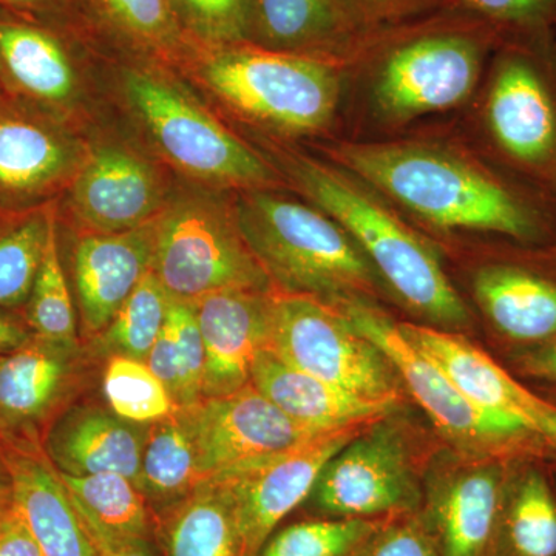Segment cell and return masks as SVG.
<instances>
[{
  "label": "cell",
  "mask_w": 556,
  "mask_h": 556,
  "mask_svg": "<svg viewBox=\"0 0 556 556\" xmlns=\"http://www.w3.org/2000/svg\"><path fill=\"white\" fill-rule=\"evenodd\" d=\"M332 156L438 228L495 233L525 247H556L554 201L452 150L420 142H343Z\"/></svg>",
  "instance_id": "6da1fadb"
},
{
  "label": "cell",
  "mask_w": 556,
  "mask_h": 556,
  "mask_svg": "<svg viewBox=\"0 0 556 556\" xmlns=\"http://www.w3.org/2000/svg\"><path fill=\"white\" fill-rule=\"evenodd\" d=\"M287 163L300 190L345 228L409 311L431 327L447 331L467 327L466 303L422 237L342 172L299 155L289 156Z\"/></svg>",
  "instance_id": "7a4b0ae2"
},
{
  "label": "cell",
  "mask_w": 556,
  "mask_h": 556,
  "mask_svg": "<svg viewBox=\"0 0 556 556\" xmlns=\"http://www.w3.org/2000/svg\"><path fill=\"white\" fill-rule=\"evenodd\" d=\"M233 218L281 292L329 303L375 291L378 273L367 255L320 208L252 189L237 201Z\"/></svg>",
  "instance_id": "3957f363"
},
{
  "label": "cell",
  "mask_w": 556,
  "mask_h": 556,
  "mask_svg": "<svg viewBox=\"0 0 556 556\" xmlns=\"http://www.w3.org/2000/svg\"><path fill=\"white\" fill-rule=\"evenodd\" d=\"M361 334L371 340L396 369L402 386L439 433L478 460L536 463L556 470V452L529 428L482 412L441 368L413 345L399 324L367 299L329 302Z\"/></svg>",
  "instance_id": "277c9868"
},
{
  "label": "cell",
  "mask_w": 556,
  "mask_h": 556,
  "mask_svg": "<svg viewBox=\"0 0 556 556\" xmlns=\"http://www.w3.org/2000/svg\"><path fill=\"white\" fill-rule=\"evenodd\" d=\"M199 72L230 108L287 134H316L334 118L342 73L338 62L263 49L254 43L203 49Z\"/></svg>",
  "instance_id": "5b68a950"
},
{
  "label": "cell",
  "mask_w": 556,
  "mask_h": 556,
  "mask_svg": "<svg viewBox=\"0 0 556 556\" xmlns=\"http://www.w3.org/2000/svg\"><path fill=\"white\" fill-rule=\"evenodd\" d=\"M268 348L291 367L348 393L401 401V378L386 354L327 302L273 291Z\"/></svg>",
  "instance_id": "8992f818"
},
{
  "label": "cell",
  "mask_w": 556,
  "mask_h": 556,
  "mask_svg": "<svg viewBox=\"0 0 556 556\" xmlns=\"http://www.w3.org/2000/svg\"><path fill=\"white\" fill-rule=\"evenodd\" d=\"M150 269L169 298L181 302L228 289H274L236 218L195 197L177 201L156 217Z\"/></svg>",
  "instance_id": "52a82bcc"
},
{
  "label": "cell",
  "mask_w": 556,
  "mask_h": 556,
  "mask_svg": "<svg viewBox=\"0 0 556 556\" xmlns=\"http://www.w3.org/2000/svg\"><path fill=\"white\" fill-rule=\"evenodd\" d=\"M127 100L161 152L190 177L248 190L274 181L273 169L243 141L169 79L150 70H130Z\"/></svg>",
  "instance_id": "ba28073f"
},
{
  "label": "cell",
  "mask_w": 556,
  "mask_h": 556,
  "mask_svg": "<svg viewBox=\"0 0 556 556\" xmlns=\"http://www.w3.org/2000/svg\"><path fill=\"white\" fill-rule=\"evenodd\" d=\"M551 39L514 40L497 56L485 100L495 150L556 190V70Z\"/></svg>",
  "instance_id": "9c48e42d"
},
{
  "label": "cell",
  "mask_w": 556,
  "mask_h": 556,
  "mask_svg": "<svg viewBox=\"0 0 556 556\" xmlns=\"http://www.w3.org/2000/svg\"><path fill=\"white\" fill-rule=\"evenodd\" d=\"M493 36L492 28L479 24L428 28L394 42L382 54L375 79L380 112L408 121L466 101L477 87Z\"/></svg>",
  "instance_id": "30bf717a"
},
{
  "label": "cell",
  "mask_w": 556,
  "mask_h": 556,
  "mask_svg": "<svg viewBox=\"0 0 556 556\" xmlns=\"http://www.w3.org/2000/svg\"><path fill=\"white\" fill-rule=\"evenodd\" d=\"M177 412L195 445L203 481L263 466L331 433L295 422L252 383Z\"/></svg>",
  "instance_id": "8fae6325"
},
{
  "label": "cell",
  "mask_w": 556,
  "mask_h": 556,
  "mask_svg": "<svg viewBox=\"0 0 556 556\" xmlns=\"http://www.w3.org/2000/svg\"><path fill=\"white\" fill-rule=\"evenodd\" d=\"M308 501L317 517L369 519L417 514L424 495L404 441L376 422L329 460Z\"/></svg>",
  "instance_id": "7c38bea8"
},
{
  "label": "cell",
  "mask_w": 556,
  "mask_h": 556,
  "mask_svg": "<svg viewBox=\"0 0 556 556\" xmlns=\"http://www.w3.org/2000/svg\"><path fill=\"white\" fill-rule=\"evenodd\" d=\"M79 383L78 343L33 336L0 356V444L43 450L54 420Z\"/></svg>",
  "instance_id": "4fadbf2b"
},
{
  "label": "cell",
  "mask_w": 556,
  "mask_h": 556,
  "mask_svg": "<svg viewBox=\"0 0 556 556\" xmlns=\"http://www.w3.org/2000/svg\"><path fill=\"white\" fill-rule=\"evenodd\" d=\"M399 327L471 404L489 415L529 428L556 452L555 402L540 396L457 332L431 325L399 324Z\"/></svg>",
  "instance_id": "5bb4252c"
},
{
  "label": "cell",
  "mask_w": 556,
  "mask_h": 556,
  "mask_svg": "<svg viewBox=\"0 0 556 556\" xmlns=\"http://www.w3.org/2000/svg\"><path fill=\"white\" fill-rule=\"evenodd\" d=\"M368 427L331 431L263 466L249 468L229 478L211 479L222 482L228 490L239 522L244 555L257 556L278 525L308 501L329 460Z\"/></svg>",
  "instance_id": "9a60e30c"
},
{
  "label": "cell",
  "mask_w": 556,
  "mask_h": 556,
  "mask_svg": "<svg viewBox=\"0 0 556 556\" xmlns=\"http://www.w3.org/2000/svg\"><path fill=\"white\" fill-rule=\"evenodd\" d=\"M530 248L485 263L473 277L478 305L515 353L556 340V268L527 257Z\"/></svg>",
  "instance_id": "2e32d148"
},
{
  "label": "cell",
  "mask_w": 556,
  "mask_h": 556,
  "mask_svg": "<svg viewBox=\"0 0 556 556\" xmlns=\"http://www.w3.org/2000/svg\"><path fill=\"white\" fill-rule=\"evenodd\" d=\"M273 291L228 289L193 302L206 354L203 399L251 383L255 358L269 345Z\"/></svg>",
  "instance_id": "e0dca14e"
},
{
  "label": "cell",
  "mask_w": 556,
  "mask_h": 556,
  "mask_svg": "<svg viewBox=\"0 0 556 556\" xmlns=\"http://www.w3.org/2000/svg\"><path fill=\"white\" fill-rule=\"evenodd\" d=\"M514 463L478 460L439 478L417 511L439 556H485Z\"/></svg>",
  "instance_id": "ac0fdd59"
},
{
  "label": "cell",
  "mask_w": 556,
  "mask_h": 556,
  "mask_svg": "<svg viewBox=\"0 0 556 556\" xmlns=\"http://www.w3.org/2000/svg\"><path fill=\"white\" fill-rule=\"evenodd\" d=\"M161 186L155 170L126 149L91 153L72 189V207L94 233L141 228L161 214Z\"/></svg>",
  "instance_id": "d6986e66"
},
{
  "label": "cell",
  "mask_w": 556,
  "mask_h": 556,
  "mask_svg": "<svg viewBox=\"0 0 556 556\" xmlns=\"http://www.w3.org/2000/svg\"><path fill=\"white\" fill-rule=\"evenodd\" d=\"M155 222L116 233L83 237L75 248V283L87 334L100 336L152 268Z\"/></svg>",
  "instance_id": "ffe728a7"
},
{
  "label": "cell",
  "mask_w": 556,
  "mask_h": 556,
  "mask_svg": "<svg viewBox=\"0 0 556 556\" xmlns=\"http://www.w3.org/2000/svg\"><path fill=\"white\" fill-rule=\"evenodd\" d=\"M146 428L97 404L68 407L47 431L43 452L62 475L119 473L138 486Z\"/></svg>",
  "instance_id": "44dd1931"
},
{
  "label": "cell",
  "mask_w": 556,
  "mask_h": 556,
  "mask_svg": "<svg viewBox=\"0 0 556 556\" xmlns=\"http://www.w3.org/2000/svg\"><path fill=\"white\" fill-rule=\"evenodd\" d=\"M13 506L42 556H97L67 486L43 450L5 447Z\"/></svg>",
  "instance_id": "7402d4cb"
},
{
  "label": "cell",
  "mask_w": 556,
  "mask_h": 556,
  "mask_svg": "<svg viewBox=\"0 0 556 556\" xmlns=\"http://www.w3.org/2000/svg\"><path fill=\"white\" fill-rule=\"evenodd\" d=\"M251 383L285 415L317 430L371 426L397 408V402L358 397L306 375L281 361L268 346L255 358Z\"/></svg>",
  "instance_id": "603a6c76"
},
{
  "label": "cell",
  "mask_w": 556,
  "mask_h": 556,
  "mask_svg": "<svg viewBox=\"0 0 556 556\" xmlns=\"http://www.w3.org/2000/svg\"><path fill=\"white\" fill-rule=\"evenodd\" d=\"M362 39L339 0H251L248 42L334 60Z\"/></svg>",
  "instance_id": "cb8c5ba5"
},
{
  "label": "cell",
  "mask_w": 556,
  "mask_h": 556,
  "mask_svg": "<svg viewBox=\"0 0 556 556\" xmlns=\"http://www.w3.org/2000/svg\"><path fill=\"white\" fill-rule=\"evenodd\" d=\"M0 72L42 104L60 108L75 97L78 78L64 40L24 17L0 13Z\"/></svg>",
  "instance_id": "d4e9b609"
},
{
  "label": "cell",
  "mask_w": 556,
  "mask_h": 556,
  "mask_svg": "<svg viewBox=\"0 0 556 556\" xmlns=\"http://www.w3.org/2000/svg\"><path fill=\"white\" fill-rule=\"evenodd\" d=\"M485 556H556V490L546 466L511 464Z\"/></svg>",
  "instance_id": "484cf974"
},
{
  "label": "cell",
  "mask_w": 556,
  "mask_h": 556,
  "mask_svg": "<svg viewBox=\"0 0 556 556\" xmlns=\"http://www.w3.org/2000/svg\"><path fill=\"white\" fill-rule=\"evenodd\" d=\"M161 556H247L226 486L204 481L155 517Z\"/></svg>",
  "instance_id": "4316f807"
},
{
  "label": "cell",
  "mask_w": 556,
  "mask_h": 556,
  "mask_svg": "<svg viewBox=\"0 0 556 556\" xmlns=\"http://www.w3.org/2000/svg\"><path fill=\"white\" fill-rule=\"evenodd\" d=\"M72 163L60 135L36 121L0 113V192L38 195L56 185Z\"/></svg>",
  "instance_id": "83f0119b"
},
{
  "label": "cell",
  "mask_w": 556,
  "mask_h": 556,
  "mask_svg": "<svg viewBox=\"0 0 556 556\" xmlns=\"http://www.w3.org/2000/svg\"><path fill=\"white\" fill-rule=\"evenodd\" d=\"M201 482L195 445L179 413L149 424L138 478L142 495L164 508L189 495Z\"/></svg>",
  "instance_id": "f1b7e54d"
},
{
  "label": "cell",
  "mask_w": 556,
  "mask_h": 556,
  "mask_svg": "<svg viewBox=\"0 0 556 556\" xmlns=\"http://www.w3.org/2000/svg\"><path fill=\"white\" fill-rule=\"evenodd\" d=\"M146 364L167 388L177 409L203 399L206 354L193 303L170 299L166 324Z\"/></svg>",
  "instance_id": "f546056e"
},
{
  "label": "cell",
  "mask_w": 556,
  "mask_h": 556,
  "mask_svg": "<svg viewBox=\"0 0 556 556\" xmlns=\"http://www.w3.org/2000/svg\"><path fill=\"white\" fill-rule=\"evenodd\" d=\"M394 517L321 518L274 532L257 556H364Z\"/></svg>",
  "instance_id": "4dcf8cb0"
},
{
  "label": "cell",
  "mask_w": 556,
  "mask_h": 556,
  "mask_svg": "<svg viewBox=\"0 0 556 556\" xmlns=\"http://www.w3.org/2000/svg\"><path fill=\"white\" fill-rule=\"evenodd\" d=\"M60 477L68 492L102 526L123 535L146 540H152L155 535V517L148 506V497L142 495L131 479L110 471L86 477L60 473Z\"/></svg>",
  "instance_id": "1f68e13d"
},
{
  "label": "cell",
  "mask_w": 556,
  "mask_h": 556,
  "mask_svg": "<svg viewBox=\"0 0 556 556\" xmlns=\"http://www.w3.org/2000/svg\"><path fill=\"white\" fill-rule=\"evenodd\" d=\"M169 302L166 289L149 269L109 327L98 336L104 350L112 356L146 362L166 324Z\"/></svg>",
  "instance_id": "d6a6232c"
},
{
  "label": "cell",
  "mask_w": 556,
  "mask_h": 556,
  "mask_svg": "<svg viewBox=\"0 0 556 556\" xmlns=\"http://www.w3.org/2000/svg\"><path fill=\"white\" fill-rule=\"evenodd\" d=\"M33 336L53 342L78 343L75 311L67 277L58 248L56 218L51 214L49 239L38 276L27 302V321Z\"/></svg>",
  "instance_id": "836d02e7"
},
{
  "label": "cell",
  "mask_w": 556,
  "mask_h": 556,
  "mask_svg": "<svg viewBox=\"0 0 556 556\" xmlns=\"http://www.w3.org/2000/svg\"><path fill=\"white\" fill-rule=\"evenodd\" d=\"M53 211L35 212L0 228V308H14L30 299Z\"/></svg>",
  "instance_id": "e575fe53"
},
{
  "label": "cell",
  "mask_w": 556,
  "mask_h": 556,
  "mask_svg": "<svg viewBox=\"0 0 556 556\" xmlns=\"http://www.w3.org/2000/svg\"><path fill=\"white\" fill-rule=\"evenodd\" d=\"M102 21L139 49L175 54L188 49L170 0H90Z\"/></svg>",
  "instance_id": "d590c367"
},
{
  "label": "cell",
  "mask_w": 556,
  "mask_h": 556,
  "mask_svg": "<svg viewBox=\"0 0 556 556\" xmlns=\"http://www.w3.org/2000/svg\"><path fill=\"white\" fill-rule=\"evenodd\" d=\"M102 390L115 415L139 426L159 422L177 412L167 388L142 361L110 357Z\"/></svg>",
  "instance_id": "8d00e7d4"
},
{
  "label": "cell",
  "mask_w": 556,
  "mask_h": 556,
  "mask_svg": "<svg viewBox=\"0 0 556 556\" xmlns=\"http://www.w3.org/2000/svg\"><path fill=\"white\" fill-rule=\"evenodd\" d=\"M189 42L203 49L248 42L251 0H170Z\"/></svg>",
  "instance_id": "74e56055"
},
{
  "label": "cell",
  "mask_w": 556,
  "mask_h": 556,
  "mask_svg": "<svg viewBox=\"0 0 556 556\" xmlns=\"http://www.w3.org/2000/svg\"><path fill=\"white\" fill-rule=\"evenodd\" d=\"M496 35L515 40L551 39L556 28V0H448Z\"/></svg>",
  "instance_id": "f35d334b"
},
{
  "label": "cell",
  "mask_w": 556,
  "mask_h": 556,
  "mask_svg": "<svg viewBox=\"0 0 556 556\" xmlns=\"http://www.w3.org/2000/svg\"><path fill=\"white\" fill-rule=\"evenodd\" d=\"M364 556H439L419 514L394 517Z\"/></svg>",
  "instance_id": "ab89813d"
},
{
  "label": "cell",
  "mask_w": 556,
  "mask_h": 556,
  "mask_svg": "<svg viewBox=\"0 0 556 556\" xmlns=\"http://www.w3.org/2000/svg\"><path fill=\"white\" fill-rule=\"evenodd\" d=\"M348 16L364 35L372 28L408 20L438 0H339Z\"/></svg>",
  "instance_id": "60d3db41"
},
{
  "label": "cell",
  "mask_w": 556,
  "mask_h": 556,
  "mask_svg": "<svg viewBox=\"0 0 556 556\" xmlns=\"http://www.w3.org/2000/svg\"><path fill=\"white\" fill-rule=\"evenodd\" d=\"M70 493V492H68ZM73 506L78 511L84 530L93 544L97 556H161L159 548L146 538L123 535L102 526L83 504L70 493Z\"/></svg>",
  "instance_id": "b9f144b4"
},
{
  "label": "cell",
  "mask_w": 556,
  "mask_h": 556,
  "mask_svg": "<svg viewBox=\"0 0 556 556\" xmlns=\"http://www.w3.org/2000/svg\"><path fill=\"white\" fill-rule=\"evenodd\" d=\"M0 556H42L38 543L14 506L0 521Z\"/></svg>",
  "instance_id": "7bdbcfd3"
},
{
  "label": "cell",
  "mask_w": 556,
  "mask_h": 556,
  "mask_svg": "<svg viewBox=\"0 0 556 556\" xmlns=\"http://www.w3.org/2000/svg\"><path fill=\"white\" fill-rule=\"evenodd\" d=\"M514 367L526 378L556 388V340L514 354Z\"/></svg>",
  "instance_id": "ee69618b"
},
{
  "label": "cell",
  "mask_w": 556,
  "mask_h": 556,
  "mask_svg": "<svg viewBox=\"0 0 556 556\" xmlns=\"http://www.w3.org/2000/svg\"><path fill=\"white\" fill-rule=\"evenodd\" d=\"M33 338L27 324L0 311V356L24 345Z\"/></svg>",
  "instance_id": "f6af8a7d"
},
{
  "label": "cell",
  "mask_w": 556,
  "mask_h": 556,
  "mask_svg": "<svg viewBox=\"0 0 556 556\" xmlns=\"http://www.w3.org/2000/svg\"><path fill=\"white\" fill-rule=\"evenodd\" d=\"M13 506V485L9 464H7L5 450L0 444V521Z\"/></svg>",
  "instance_id": "bcb514c9"
},
{
  "label": "cell",
  "mask_w": 556,
  "mask_h": 556,
  "mask_svg": "<svg viewBox=\"0 0 556 556\" xmlns=\"http://www.w3.org/2000/svg\"><path fill=\"white\" fill-rule=\"evenodd\" d=\"M60 0H0V5L16 7V9H46V7L54 5Z\"/></svg>",
  "instance_id": "7dc6e473"
},
{
  "label": "cell",
  "mask_w": 556,
  "mask_h": 556,
  "mask_svg": "<svg viewBox=\"0 0 556 556\" xmlns=\"http://www.w3.org/2000/svg\"><path fill=\"white\" fill-rule=\"evenodd\" d=\"M554 478V485H555V490H556V477H552Z\"/></svg>",
  "instance_id": "c3c4849f"
},
{
  "label": "cell",
  "mask_w": 556,
  "mask_h": 556,
  "mask_svg": "<svg viewBox=\"0 0 556 556\" xmlns=\"http://www.w3.org/2000/svg\"><path fill=\"white\" fill-rule=\"evenodd\" d=\"M554 249H556V247Z\"/></svg>",
  "instance_id": "681fc988"
}]
</instances>
